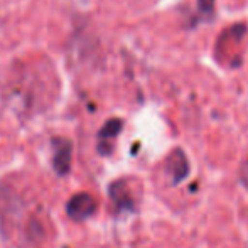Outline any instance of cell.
<instances>
[{"instance_id": "6da1fadb", "label": "cell", "mask_w": 248, "mask_h": 248, "mask_svg": "<svg viewBox=\"0 0 248 248\" xmlns=\"http://www.w3.org/2000/svg\"><path fill=\"white\" fill-rule=\"evenodd\" d=\"M98 202L90 193H78L66 202V215L73 221H86L96 213Z\"/></svg>"}, {"instance_id": "7a4b0ae2", "label": "cell", "mask_w": 248, "mask_h": 248, "mask_svg": "<svg viewBox=\"0 0 248 248\" xmlns=\"http://www.w3.org/2000/svg\"><path fill=\"white\" fill-rule=\"evenodd\" d=\"M52 169L58 176H68L71 170L73 145L68 139H54L52 140Z\"/></svg>"}, {"instance_id": "3957f363", "label": "cell", "mask_w": 248, "mask_h": 248, "mask_svg": "<svg viewBox=\"0 0 248 248\" xmlns=\"http://www.w3.org/2000/svg\"><path fill=\"white\" fill-rule=\"evenodd\" d=\"M166 172L169 176L170 183L179 184L189 176V162L183 150H174L166 160Z\"/></svg>"}, {"instance_id": "277c9868", "label": "cell", "mask_w": 248, "mask_h": 248, "mask_svg": "<svg viewBox=\"0 0 248 248\" xmlns=\"http://www.w3.org/2000/svg\"><path fill=\"white\" fill-rule=\"evenodd\" d=\"M108 193H110L111 201H113L120 209L132 208V198H130V194H128V189H127V186H125V183H122V181L113 183L110 186V191H108Z\"/></svg>"}, {"instance_id": "5b68a950", "label": "cell", "mask_w": 248, "mask_h": 248, "mask_svg": "<svg viewBox=\"0 0 248 248\" xmlns=\"http://www.w3.org/2000/svg\"><path fill=\"white\" fill-rule=\"evenodd\" d=\"M122 130V120H110L101 127L100 130V140H110V139H115Z\"/></svg>"}, {"instance_id": "8992f818", "label": "cell", "mask_w": 248, "mask_h": 248, "mask_svg": "<svg viewBox=\"0 0 248 248\" xmlns=\"http://www.w3.org/2000/svg\"><path fill=\"white\" fill-rule=\"evenodd\" d=\"M240 181H242V184L248 189V160H245V164L242 166V170H240Z\"/></svg>"}]
</instances>
